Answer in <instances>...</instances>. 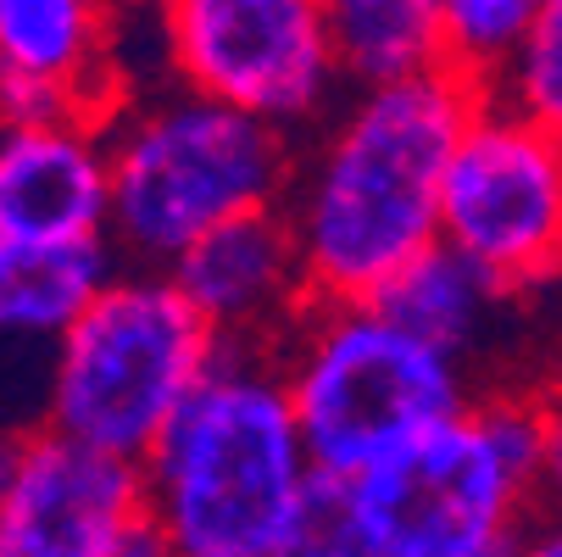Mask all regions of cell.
I'll list each match as a JSON object with an SVG mask.
<instances>
[{
    "label": "cell",
    "mask_w": 562,
    "mask_h": 557,
    "mask_svg": "<svg viewBox=\"0 0 562 557\" xmlns=\"http://www.w3.org/2000/svg\"><path fill=\"white\" fill-rule=\"evenodd\" d=\"M479 96L457 73L357 90L312 134L284 196L312 301L362 307L440 246V185Z\"/></svg>",
    "instance_id": "1"
},
{
    "label": "cell",
    "mask_w": 562,
    "mask_h": 557,
    "mask_svg": "<svg viewBox=\"0 0 562 557\" xmlns=\"http://www.w3.org/2000/svg\"><path fill=\"white\" fill-rule=\"evenodd\" d=\"M139 474L179 557H273L317 480L279 352L223 346Z\"/></svg>",
    "instance_id": "2"
},
{
    "label": "cell",
    "mask_w": 562,
    "mask_h": 557,
    "mask_svg": "<svg viewBox=\"0 0 562 557\" xmlns=\"http://www.w3.org/2000/svg\"><path fill=\"white\" fill-rule=\"evenodd\" d=\"M112 145V252L168 274L201 234L284 207L301 145L234 107L162 85L128 96L106 123Z\"/></svg>",
    "instance_id": "3"
},
{
    "label": "cell",
    "mask_w": 562,
    "mask_h": 557,
    "mask_svg": "<svg viewBox=\"0 0 562 557\" xmlns=\"http://www.w3.org/2000/svg\"><path fill=\"white\" fill-rule=\"evenodd\" d=\"M217 352L173 274L123 268L50 352L45 430L139 468Z\"/></svg>",
    "instance_id": "4"
},
{
    "label": "cell",
    "mask_w": 562,
    "mask_h": 557,
    "mask_svg": "<svg viewBox=\"0 0 562 557\" xmlns=\"http://www.w3.org/2000/svg\"><path fill=\"white\" fill-rule=\"evenodd\" d=\"M279 368L312 468L346 486L473 408L468 368L395 330L368 301H317L279 346Z\"/></svg>",
    "instance_id": "5"
},
{
    "label": "cell",
    "mask_w": 562,
    "mask_h": 557,
    "mask_svg": "<svg viewBox=\"0 0 562 557\" xmlns=\"http://www.w3.org/2000/svg\"><path fill=\"white\" fill-rule=\"evenodd\" d=\"M546 402L496 396L357 480L384 557H518L540 497Z\"/></svg>",
    "instance_id": "6"
},
{
    "label": "cell",
    "mask_w": 562,
    "mask_h": 557,
    "mask_svg": "<svg viewBox=\"0 0 562 557\" xmlns=\"http://www.w3.org/2000/svg\"><path fill=\"white\" fill-rule=\"evenodd\" d=\"M168 85L306 134L340 112L329 0H173L156 12Z\"/></svg>",
    "instance_id": "7"
},
{
    "label": "cell",
    "mask_w": 562,
    "mask_h": 557,
    "mask_svg": "<svg viewBox=\"0 0 562 557\" xmlns=\"http://www.w3.org/2000/svg\"><path fill=\"white\" fill-rule=\"evenodd\" d=\"M440 246L502 296L551 285L562 274V140L485 96L440 185Z\"/></svg>",
    "instance_id": "8"
},
{
    "label": "cell",
    "mask_w": 562,
    "mask_h": 557,
    "mask_svg": "<svg viewBox=\"0 0 562 557\" xmlns=\"http://www.w3.org/2000/svg\"><path fill=\"white\" fill-rule=\"evenodd\" d=\"M145 519V474L40 430L0 497V557H112Z\"/></svg>",
    "instance_id": "9"
},
{
    "label": "cell",
    "mask_w": 562,
    "mask_h": 557,
    "mask_svg": "<svg viewBox=\"0 0 562 557\" xmlns=\"http://www.w3.org/2000/svg\"><path fill=\"white\" fill-rule=\"evenodd\" d=\"M168 274L223 346L279 352L290 330L317 307L284 207L201 234Z\"/></svg>",
    "instance_id": "10"
},
{
    "label": "cell",
    "mask_w": 562,
    "mask_h": 557,
    "mask_svg": "<svg viewBox=\"0 0 562 557\" xmlns=\"http://www.w3.org/2000/svg\"><path fill=\"white\" fill-rule=\"evenodd\" d=\"M0 234L23 246H101L112 234L106 123H0Z\"/></svg>",
    "instance_id": "11"
},
{
    "label": "cell",
    "mask_w": 562,
    "mask_h": 557,
    "mask_svg": "<svg viewBox=\"0 0 562 557\" xmlns=\"http://www.w3.org/2000/svg\"><path fill=\"white\" fill-rule=\"evenodd\" d=\"M112 18L90 0H0V78L67 96L85 118L112 123Z\"/></svg>",
    "instance_id": "12"
},
{
    "label": "cell",
    "mask_w": 562,
    "mask_h": 557,
    "mask_svg": "<svg viewBox=\"0 0 562 557\" xmlns=\"http://www.w3.org/2000/svg\"><path fill=\"white\" fill-rule=\"evenodd\" d=\"M101 246H23L0 234V352H56L85 307L123 274Z\"/></svg>",
    "instance_id": "13"
},
{
    "label": "cell",
    "mask_w": 562,
    "mask_h": 557,
    "mask_svg": "<svg viewBox=\"0 0 562 557\" xmlns=\"http://www.w3.org/2000/svg\"><path fill=\"white\" fill-rule=\"evenodd\" d=\"M502 301L507 296L479 274L468 257H457L451 246H435L413 268H401L368 307L384 312L390 324L407 330L413 341H424L429 352H440V357L468 368V357L485 346Z\"/></svg>",
    "instance_id": "14"
},
{
    "label": "cell",
    "mask_w": 562,
    "mask_h": 557,
    "mask_svg": "<svg viewBox=\"0 0 562 557\" xmlns=\"http://www.w3.org/2000/svg\"><path fill=\"white\" fill-rule=\"evenodd\" d=\"M329 40L346 96L446 73L440 0H329Z\"/></svg>",
    "instance_id": "15"
},
{
    "label": "cell",
    "mask_w": 562,
    "mask_h": 557,
    "mask_svg": "<svg viewBox=\"0 0 562 557\" xmlns=\"http://www.w3.org/2000/svg\"><path fill=\"white\" fill-rule=\"evenodd\" d=\"M535 18H540V0H440L446 73L468 78L479 96H496Z\"/></svg>",
    "instance_id": "16"
},
{
    "label": "cell",
    "mask_w": 562,
    "mask_h": 557,
    "mask_svg": "<svg viewBox=\"0 0 562 557\" xmlns=\"http://www.w3.org/2000/svg\"><path fill=\"white\" fill-rule=\"evenodd\" d=\"M491 101L513 107L518 118L562 140V0H540V18Z\"/></svg>",
    "instance_id": "17"
},
{
    "label": "cell",
    "mask_w": 562,
    "mask_h": 557,
    "mask_svg": "<svg viewBox=\"0 0 562 557\" xmlns=\"http://www.w3.org/2000/svg\"><path fill=\"white\" fill-rule=\"evenodd\" d=\"M273 557H384V552L368 535V519L357 508V486L317 474Z\"/></svg>",
    "instance_id": "18"
},
{
    "label": "cell",
    "mask_w": 562,
    "mask_h": 557,
    "mask_svg": "<svg viewBox=\"0 0 562 557\" xmlns=\"http://www.w3.org/2000/svg\"><path fill=\"white\" fill-rule=\"evenodd\" d=\"M540 497L562 513V385L546 396V463H540Z\"/></svg>",
    "instance_id": "19"
},
{
    "label": "cell",
    "mask_w": 562,
    "mask_h": 557,
    "mask_svg": "<svg viewBox=\"0 0 562 557\" xmlns=\"http://www.w3.org/2000/svg\"><path fill=\"white\" fill-rule=\"evenodd\" d=\"M29 441H34V430H23V424H12V419H0V497L12 491L18 468H23V457H29Z\"/></svg>",
    "instance_id": "20"
},
{
    "label": "cell",
    "mask_w": 562,
    "mask_h": 557,
    "mask_svg": "<svg viewBox=\"0 0 562 557\" xmlns=\"http://www.w3.org/2000/svg\"><path fill=\"white\" fill-rule=\"evenodd\" d=\"M112 557H179V552L162 541V530H156L150 519H139V524L117 541V552H112Z\"/></svg>",
    "instance_id": "21"
},
{
    "label": "cell",
    "mask_w": 562,
    "mask_h": 557,
    "mask_svg": "<svg viewBox=\"0 0 562 557\" xmlns=\"http://www.w3.org/2000/svg\"><path fill=\"white\" fill-rule=\"evenodd\" d=\"M518 557H562V513H551L546 524L524 530V541H518Z\"/></svg>",
    "instance_id": "22"
}]
</instances>
